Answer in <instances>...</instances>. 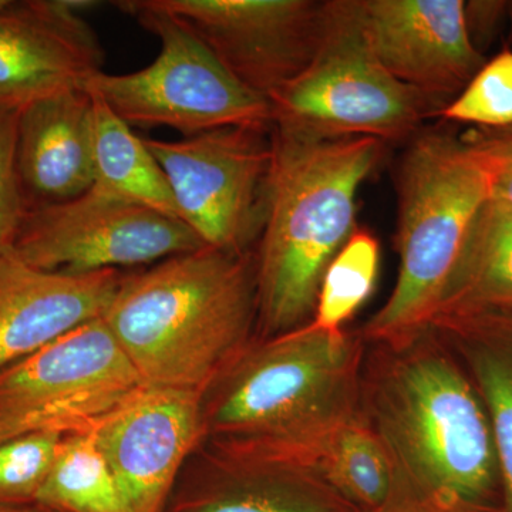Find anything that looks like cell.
Instances as JSON below:
<instances>
[{"label": "cell", "instance_id": "cell-6", "mask_svg": "<svg viewBox=\"0 0 512 512\" xmlns=\"http://www.w3.org/2000/svg\"><path fill=\"white\" fill-rule=\"evenodd\" d=\"M275 126L318 140L412 136L447 106L407 86L379 62L363 30L357 0H332L322 43L308 69L269 97Z\"/></svg>", "mask_w": 512, "mask_h": 512}, {"label": "cell", "instance_id": "cell-8", "mask_svg": "<svg viewBox=\"0 0 512 512\" xmlns=\"http://www.w3.org/2000/svg\"><path fill=\"white\" fill-rule=\"evenodd\" d=\"M143 384L103 316L84 323L0 370V443L92 430Z\"/></svg>", "mask_w": 512, "mask_h": 512}, {"label": "cell", "instance_id": "cell-20", "mask_svg": "<svg viewBox=\"0 0 512 512\" xmlns=\"http://www.w3.org/2000/svg\"><path fill=\"white\" fill-rule=\"evenodd\" d=\"M491 312H512V212L488 200L471 225L433 322Z\"/></svg>", "mask_w": 512, "mask_h": 512}, {"label": "cell", "instance_id": "cell-13", "mask_svg": "<svg viewBox=\"0 0 512 512\" xmlns=\"http://www.w3.org/2000/svg\"><path fill=\"white\" fill-rule=\"evenodd\" d=\"M84 0L9 2L0 9V106L22 110L103 72L99 37L79 15Z\"/></svg>", "mask_w": 512, "mask_h": 512}, {"label": "cell", "instance_id": "cell-29", "mask_svg": "<svg viewBox=\"0 0 512 512\" xmlns=\"http://www.w3.org/2000/svg\"><path fill=\"white\" fill-rule=\"evenodd\" d=\"M508 9V2H466L467 28L478 50V42H483L485 37L493 35Z\"/></svg>", "mask_w": 512, "mask_h": 512}, {"label": "cell", "instance_id": "cell-25", "mask_svg": "<svg viewBox=\"0 0 512 512\" xmlns=\"http://www.w3.org/2000/svg\"><path fill=\"white\" fill-rule=\"evenodd\" d=\"M64 434L36 431L0 443V504L35 503Z\"/></svg>", "mask_w": 512, "mask_h": 512}, {"label": "cell", "instance_id": "cell-23", "mask_svg": "<svg viewBox=\"0 0 512 512\" xmlns=\"http://www.w3.org/2000/svg\"><path fill=\"white\" fill-rule=\"evenodd\" d=\"M379 262L376 237L356 228L323 275L312 322L320 328L345 329L346 322L372 295Z\"/></svg>", "mask_w": 512, "mask_h": 512}, {"label": "cell", "instance_id": "cell-30", "mask_svg": "<svg viewBox=\"0 0 512 512\" xmlns=\"http://www.w3.org/2000/svg\"><path fill=\"white\" fill-rule=\"evenodd\" d=\"M0 512H49L39 508V510H33V508L22 507V505H9L0 504Z\"/></svg>", "mask_w": 512, "mask_h": 512}, {"label": "cell", "instance_id": "cell-33", "mask_svg": "<svg viewBox=\"0 0 512 512\" xmlns=\"http://www.w3.org/2000/svg\"><path fill=\"white\" fill-rule=\"evenodd\" d=\"M485 512H494V511H485Z\"/></svg>", "mask_w": 512, "mask_h": 512}, {"label": "cell", "instance_id": "cell-26", "mask_svg": "<svg viewBox=\"0 0 512 512\" xmlns=\"http://www.w3.org/2000/svg\"><path fill=\"white\" fill-rule=\"evenodd\" d=\"M19 110L0 106V242L12 241L28 208L16 163Z\"/></svg>", "mask_w": 512, "mask_h": 512}, {"label": "cell", "instance_id": "cell-19", "mask_svg": "<svg viewBox=\"0 0 512 512\" xmlns=\"http://www.w3.org/2000/svg\"><path fill=\"white\" fill-rule=\"evenodd\" d=\"M477 387L490 417L504 512H512V312L454 316L431 323Z\"/></svg>", "mask_w": 512, "mask_h": 512}, {"label": "cell", "instance_id": "cell-18", "mask_svg": "<svg viewBox=\"0 0 512 512\" xmlns=\"http://www.w3.org/2000/svg\"><path fill=\"white\" fill-rule=\"evenodd\" d=\"M211 477L164 512H359L322 481L285 464L215 456Z\"/></svg>", "mask_w": 512, "mask_h": 512}, {"label": "cell", "instance_id": "cell-27", "mask_svg": "<svg viewBox=\"0 0 512 512\" xmlns=\"http://www.w3.org/2000/svg\"><path fill=\"white\" fill-rule=\"evenodd\" d=\"M466 136L483 150L490 163L493 175L490 201L512 212V127L503 130L478 128Z\"/></svg>", "mask_w": 512, "mask_h": 512}, {"label": "cell", "instance_id": "cell-4", "mask_svg": "<svg viewBox=\"0 0 512 512\" xmlns=\"http://www.w3.org/2000/svg\"><path fill=\"white\" fill-rule=\"evenodd\" d=\"M365 345L313 322L249 342L202 397L215 456H264L362 414Z\"/></svg>", "mask_w": 512, "mask_h": 512}, {"label": "cell", "instance_id": "cell-34", "mask_svg": "<svg viewBox=\"0 0 512 512\" xmlns=\"http://www.w3.org/2000/svg\"><path fill=\"white\" fill-rule=\"evenodd\" d=\"M47 511V510H46ZM49 512H52V511H49Z\"/></svg>", "mask_w": 512, "mask_h": 512}, {"label": "cell", "instance_id": "cell-22", "mask_svg": "<svg viewBox=\"0 0 512 512\" xmlns=\"http://www.w3.org/2000/svg\"><path fill=\"white\" fill-rule=\"evenodd\" d=\"M35 503L52 512H124L116 480L93 431L63 437Z\"/></svg>", "mask_w": 512, "mask_h": 512}, {"label": "cell", "instance_id": "cell-5", "mask_svg": "<svg viewBox=\"0 0 512 512\" xmlns=\"http://www.w3.org/2000/svg\"><path fill=\"white\" fill-rule=\"evenodd\" d=\"M491 187L488 158L467 136L436 130L414 138L397 184L399 274L389 299L357 330L363 342L387 345L429 329Z\"/></svg>", "mask_w": 512, "mask_h": 512}, {"label": "cell", "instance_id": "cell-11", "mask_svg": "<svg viewBox=\"0 0 512 512\" xmlns=\"http://www.w3.org/2000/svg\"><path fill=\"white\" fill-rule=\"evenodd\" d=\"M217 57L239 83L274 96L313 62L328 2L315 0H156Z\"/></svg>", "mask_w": 512, "mask_h": 512}, {"label": "cell", "instance_id": "cell-1", "mask_svg": "<svg viewBox=\"0 0 512 512\" xmlns=\"http://www.w3.org/2000/svg\"><path fill=\"white\" fill-rule=\"evenodd\" d=\"M373 346L363 365L362 413L397 478L463 510L491 511L501 487L493 430L460 360L430 328Z\"/></svg>", "mask_w": 512, "mask_h": 512}, {"label": "cell", "instance_id": "cell-31", "mask_svg": "<svg viewBox=\"0 0 512 512\" xmlns=\"http://www.w3.org/2000/svg\"><path fill=\"white\" fill-rule=\"evenodd\" d=\"M9 0H0V9L5 8L8 5Z\"/></svg>", "mask_w": 512, "mask_h": 512}, {"label": "cell", "instance_id": "cell-24", "mask_svg": "<svg viewBox=\"0 0 512 512\" xmlns=\"http://www.w3.org/2000/svg\"><path fill=\"white\" fill-rule=\"evenodd\" d=\"M454 123L476 124L487 130L512 127V52L504 50L485 62L466 89L440 111Z\"/></svg>", "mask_w": 512, "mask_h": 512}, {"label": "cell", "instance_id": "cell-17", "mask_svg": "<svg viewBox=\"0 0 512 512\" xmlns=\"http://www.w3.org/2000/svg\"><path fill=\"white\" fill-rule=\"evenodd\" d=\"M251 461L305 471L359 511L386 504L399 481L389 451L363 413Z\"/></svg>", "mask_w": 512, "mask_h": 512}, {"label": "cell", "instance_id": "cell-15", "mask_svg": "<svg viewBox=\"0 0 512 512\" xmlns=\"http://www.w3.org/2000/svg\"><path fill=\"white\" fill-rule=\"evenodd\" d=\"M123 281L119 269L67 275L35 268L0 242V370L104 315Z\"/></svg>", "mask_w": 512, "mask_h": 512}, {"label": "cell", "instance_id": "cell-28", "mask_svg": "<svg viewBox=\"0 0 512 512\" xmlns=\"http://www.w3.org/2000/svg\"><path fill=\"white\" fill-rule=\"evenodd\" d=\"M359 512H470L451 504L437 495L421 493L403 481H397V488L386 504L375 510Z\"/></svg>", "mask_w": 512, "mask_h": 512}, {"label": "cell", "instance_id": "cell-10", "mask_svg": "<svg viewBox=\"0 0 512 512\" xmlns=\"http://www.w3.org/2000/svg\"><path fill=\"white\" fill-rule=\"evenodd\" d=\"M12 244L35 268L67 275L150 264L205 247L184 222L92 188L26 210Z\"/></svg>", "mask_w": 512, "mask_h": 512}, {"label": "cell", "instance_id": "cell-3", "mask_svg": "<svg viewBox=\"0 0 512 512\" xmlns=\"http://www.w3.org/2000/svg\"><path fill=\"white\" fill-rule=\"evenodd\" d=\"M256 318L255 259L211 247L124 276L103 315L144 383L202 394Z\"/></svg>", "mask_w": 512, "mask_h": 512}, {"label": "cell", "instance_id": "cell-2", "mask_svg": "<svg viewBox=\"0 0 512 512\" xmlns=\"http://www.w3.org/2000/svg\"><path fill=\"white\" fill-rule=\"evenodd\" d=\"M373 137L318 140L272 124V164L255 258L264 338L312 322L326 269L356 231L360 185L382 157Z\"/></svg>", "mask_w": 512, "mask_h": 512}, {"label": "cell", "instance_id": "cell-16", "mask_svg": "<svg viewBox=\"0 0 512 512\" xmlns=\"http://www.w3.org/2000/svg\"><path fill=\"white\" fill-rule=\"evenodd\" d=\"M16 163L20 183L60 202L92 188L93 97L73 90L37 100L20 110Z\"/></svg>", "mask_w": 512, "mask_h": 512}, {"label": "cell", "instance_id": "cell-12", "mask_svg": "<svg viewBox=\"0 0 512 512\" xmlns=\"http://www.w3.org/2000/svg\"><path fill=\"white\" fill-rule=\"evenodd\" d=\"M202 397L146 383L90 430L124 512H164L181 467L205 440Z\"/></svg>", "mask_w": 512, "mask_h": 512}, {"label": "cell", "instance_id": "cell-14", "mask_svg": "<svg viewBox=\"0 0 512 512\" xmlns=\"http://www.w3.org/2000/svg\"><path fill=\"white\" fill-rule=\"evenodd\" d=\"M363 30L387 72L450 103L484 66L463 0H357Z\"/></svg>", "mask_w": 512, "mask_h": 512}, {"label": "cell", "instance_id": "cell-32", "mask_svg": "<svg viewBox=\"0 0 512 512\" xmlns=\"http://www.w3.org/2000/svg\"><path fill=\"white\" fill-rule=\"evenodd\" d=\"M508 15H510V18L512 19V3H510V12H508Z\"/></svg>", "mask_w": 512, "mask_h": 512}, {"label": "cell", "instance_id": "cell-21", "mask_svg": "<svg viewBox=\"0 0 512 512\" xmlns=\"http://www.w3.org/2000/svg\"><path fill=\"white\" fill-rule=\"evenodd\" d=\"M92 97V190L183 222L163 168L144 138L137 137L103 100Z\"/></svg>", "mask_w": 512, "mask_h": 512}, {"label": "cell", "instance_id": "cell-9", "mask_svg": "<svg viewBox=\"0 0 512 512\" xmlns=\"http://www.w3.org/2000/svg\"><path fill=\"white\" fill-rule=\"evenodd\" d=\"M144 143L163 168L181 220L205 247L248 254L264 225L272 126L225 127Z\"/></svg>", "mask_w": 512, "mask_h": 512}, {"label": "cell", "instance_id": "cell-7", "mask_svg": "<svg viewBox=\"0 0 512 512\" xmlns=\"http://www.w3.org/2000/svg\"><path fill=\"white\" fill-rule=\"evenodd\" d=\"M114 5L161 42L160 55L146 69L100 72L84 86L128 126L170 127L192 137L218 128L274 124L269 100L239 83L156 0Z\"/></svg>", "mask_w": 512, "mask_h": 512}]
</instances>
